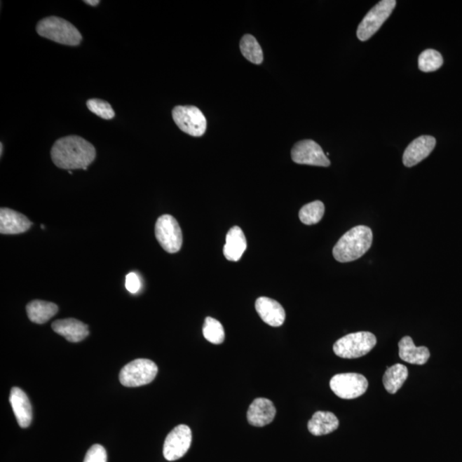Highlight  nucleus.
Masks as SVG:
<instances>
[{"instance_id":"obj_1","label":"nucleus","mask_w":462,"mask_h":462,"mask_svg":"<svg viewBox=\"0 0 462 462\" xmlns=\"http://www.w3.org/2000/svg\"><path fill=\"white\" fill-rule=\"evenodd\" d=\"M95 157V147L77 135L58 139L51 150L54 165L68 170H83L94 162Z\"/></svg>"},{"instance_id":"obj_2","label":"nucleus","mask_w":462,"mask_h":462,"mask_svg":"<svg viewBox=\"0 0 462 462\" xmlns=\"http://www.w3.org/2000/svg\"><path fill=\"white\" fill-rule=\"evenodd\" d=\"M372 231L365 225H358L345 233L333 248V256L337 261L347 263L358 259L370 250Z\"/></svg>"},{"instance_id":"obj_3","label":"nucleus","mask_w":462,"mask_h":462,"mask_svg":"<svg viewBox=\"0 0 462 462\" xmlns=\"http://www.w3.org/2000/svg\"><path fill=\"white\" fill-rule=\"evenodd\" d=\"M38 34L57 43L79 46L83 40L79 30L72 23L57 17H48L38 22Z\"/></svg>"},{"instance_id":"obj_4","label":"nucleus","mask_w":462,"mask_h":462,"mask_svg":"<svg viewBox=\"0 0 462 462\" xmlns=\"http://www.w3.org/2000/svg\"><path fill=\"white\" fill-rule=\"evenodd\" d=\"M376 339L374 334L360 332L348 334L334 344L336 355L344 359L360 358L368 354L376 346Z\"/></svg>"},{"instance_id":"obj_5","label":"nucleus","mask_w":462,"mask_h":462,"mask_svg":"<svg viewBox=\"0 0 462 462\" xmlns=\"http://www.w3.org/2000/svg\"><path fill=\"white\" fill-rule=\"evenodd\" d=\"M157 365L154 361L147 359H138L131 361L123 367L119 374L120 383L126 387H140L146 386L156 378Z\"/></svg>"},{"instance_id":"obj_6","label":"nucleus","mask_w":462,"mask_h":462,"mask_svg":"<svg viewBox=\"0 0 462 462\" xmlns=\"http://www.w3.org/2000/svg\"><path fill=\"white\" fill-rule=\"evenodd\" d=\"M397 6L395 0H382L372 8L360 23L357 29V37L361 41L369 40L378 31L384 22L390 18Z\"/></svg>"},{"instance_id":"obj_7","label":"nucleus","mask_w":462,"mask_h":462,"mask_svg":"<svg viewBox=\"0 0 462 462\" xmlns=\"http://www.w3.org/2000/svg\"><path fill=\"white\" fill-rule=\"evenodd\" d=\"M172 116L178 128L192 137H203L207 130V119L196 107L177 106L173 109Z\"/></svg>"},{"instance_id":"obj_8","label":"nucleus","mask_w":462,"mask_h":462,"mask_svg":"<svg viewBox=\"0 0 462 462\" xmlns=\"http://www.w3.org/2000/svg\"><path fill=\"white\" fill-rule=\"evenodd\" d=\"M155 236L161 246L169 254L177 253L182 246V232L179 224L170 215L159 217L155 224Z\"/></svg>"},{"instance_id":"obj_9","label":"nucleus","mask_w":462,"mask_h":462,"mask_svg":"<svg viewBox=\"0 0 462 462\" xmlns=\"http://www.w3.org/2000/svg\"><path fill=\"white\" fill-rule=\"evenodd\" d=\"M329 387L337 397L351 400L366 393L368 381L363 375L349 372L334 376L329 382Z\"/></svg>"},{"instance_id":"obj_10","label":"nucleus","mask_w":462,"mask_h":462,"mask_svg":"<svg viewBox=\"0 0 462 462\" xmlns=\"http://www.w3.org/2000/svg\"><path fill=\"white\" fill-rule=\"evenodd\" d=\"M192 433L188 426L179 425L166 437L163 454L167 461H174L184 457L191 446Z\"/></svg>"},{"instance_id":"obj_11","label":"nucleus","mask_w":462,"mask_h":462,"mask_svg":"<svg viewBox=\"0 0 462 462\" xmlns=\"http://www.w3.org/2000/svg\"><path fill=\"white\" fill-rule=\"evenodd\" d=\"M292 161L299 165L328 167L331 165L321 147L312 140H304L293 147L291 150Z\"/></svg>"},{"instance_id":"obj_12","label":"nucleus","mask_w":462,"mask_h":462,"mask_svg":"<svg viewBox=\"0 0 462 462\" xmlns=\"http://www.w3.org/2000/svg\"><path fill=\"white\" fill-rule=\"evenodd\" d=\"M436 146V139L430 135H422L412 142L403 154V165L413 167L429 156Z\"/></svg>"},{"instance_id":"obj_13","label":"nucleus","mask_w":462,"mask_h":462,"mask_svg":"<svg viewBox=\"0 0 462 462\" xmlns=\"http://www.w3.org/2000/svg\"><path fill=\"white\" fill-rule=\"evenodd\" d=\"M255 309L261 320L266 324L279 327L285 323L286 318L285 310L282 305L273 299L259 297L256 300Z\"/></svg>"},{"instance_id":"obj_14","label":"nucleus","mask_w":462,"mask_h":462,"mask_svg":"<svg viewBox=\"0 0 462 462\" xmlns=\"http://www.w3.org/2000/svg\"><path fill=\"white\" fill-rule=\"evenodd\" d=\"M32 223L25 215L10 208L0 210V233L3 235H17L29 231Z\"/></svg>"},{"instance_id":"obj_15","label":"nucleus","mask_w":462,"mask_h":462,"mask_svg":"<svg viewBox=\"0 0 462 462\" xmlns=\"http://www.w3.org/2000/svg\"><path fill=\"white\" fill-rule=\"evenodd\" d=\"M276 413L277 410L273 402L266 398H257L247 410V421L252 426L263 427L273 421Z\"/></svg>"},{"instance_id":"obj_16","label":"nucleus","mask_w":462,"mask_h":462,"mask_svg":"<svg viewBox=\"0 0 462 462\" xmlns=\"http://www.w3.org/2000/svg\"><path fill=\"white\" fill-rule=\"evenodd\" d=\"M10 402L19 426L22 428L29 427L32 422V406L25 392L20 388L13 387L11 391Z\"/></svg>"},{"instance_id":"obj_17","label":"nucleus","mask_w":462,"mask_h":462,"mask_svg":"<svg viewBox=\"0 0 462 462\" xmlns=\"http://www.w3.org/2000/svg\"><path fill=\"white\" fill-rule=\"evenodd\" d=\"M52 328L71 343H79L89 335L88 326L76 318L56 320L53 322Z\"/></svg>"},{"instance_id":"obj_18","label":"nucleus","mask_w":462,"mask_h":462,"mask_svg":"<svg viewBox=\"0 0 462 462\" xmlns=\"http://www.w3.org/2000/svg\"><path fill=\"white\" fill-rule=\"evenodd\" d=\"M247 250V240L242 229L234 226L227 233L224 255L230 261H238Z\"/></svg>"},{"instance_id":"obj_19","label":"nucleus","mask_w":462,"mask_h":462,"mask_svg":"<svg viewBox=\"0 0 462 462\" xmlns=\"http://www.w3.org/2000/svg\"><path fill=\"white\" fill-rule=\"evenodd\" d=\"M399 356L405 362L413 365H424L430 358V351L426 347H416L412 337H402L398 344Z\"/></svg>"},{"instance_id":"obj_20","label":"nucleus","mask_w":462,"mask_h":462,"mask_svg":"<svg viewBox=\"0 0 462 462\" xmlns=\"http://www.w3.org/2000/svg\"><path fill=\"white\" fill-rule=\"evenodd\" d=\"M339 426V419L332 412L318 411L313 415L308 428L313 436H324L334 432Z\"/></svg>"},{"instance_id":"obj_21","label":"nucleus","mask_w":462,"mask_h":462,"mask_svg":"<svg viewBox=\"0 0 462 462\" xmlns=\"http://www.w3.org/2000/svg\"><path fill=\"white\" fill-rule=\"evenodd\" d=\"M27 313L29 320L34 323L45 324L53 316H55L58 306L53 302L36 300L27 305Z\"/></svg>"},{"instance_id":"obj_22","label":"nucleus","mask_w":462,"mask_h":462,"mask_svg":"<svg viewBox=\"0 0 462 462\" xmlns=\"http://www.w3.org/2000/svg\"><path fill=\"white\" fill-rule=\"evenodd\" d=\"M409 370L405 365L395 364L394 366L387 367L383 376V383L386 390L390 394H395L405 384Z\"/></svg>"},{"instance_id":"obj_23","label":"nucleus","mask_w":462,"mask_h":462,"mask_svg":"<svg viewBox=\"0 0 462 462\" xmlns=\"http://www.w3.org/2000/svg\"><path fill=\"white\" fill-rule=\"evenodd\" d=\"M240 49L244 57L251 63L255 64H262L264 55L261 46L256 39L251 34H245L240 42Z\"/></svg>"},{"instance_id":"obj_24","label":"nucleus","mask_w":462,"mask_h":462,"mask_svg":"<svg viewBox=\"0 0 462 462\" xmlns=\"http://www.w3.org/2000/svg\"><path fill=\"white\" fill-rule=\"evenodd\" d=\"M325 215V205L320 201H313L302 207L299 212V217L306 225L316 224Z\"/></svg>"},{"instance_id":"obj_25","label":"nucleus","mask_w":462,"mask_h":462,"mask_svg":"<svg viewBox=\"0 0 462 462\" xmlns=\"http://www.w3.org/2000/svg\"><path fill=\"white\" fill-rule=\"evenodd\" d=\"M203 335L205 339L213 344H223L225 339L222 324L212 317H208L205 320Z\"/></svg>"},{"instance_id":"obj_26","label":"nucleus","mask_w":462,"mask_h":462,"mask_svg":"<svg viewBox=\"0 0 462 462\" xmlns=\"http://www.w3.org/2000/svg\"><path fill=\"white\" fill-rule=\"evenodd\" d=\"M444 64L441 53L433 49L426 50L419 57V69L423 72H433Z\"/></svg>"},{"instance_id":"obj_27","label":"nucleus","mask_w":462,"mask_h":462,"mask_svg":"<svg viewBox=\"0 0 462 462\" xmlns=\"http://www.w3.org/2000/svg\"><path fill=\"white\" fill-rule=\"evenodd\" d=\"M87 107L93 114L100 116L103 119L110 120L115 116V111L111 104L102 100H88Z\"/></svg>"},{"instance_id":"obj_28","label":"nucleus","mask_w":462,"mask_h":462,"mask_svg":"<svg viewBox=\"0 0 462 462\" xmlns=\"http://www.w3.org/2000/svg\"><path fill=\"white\" fill-rule=\"evenodd\" d=\"M83 462H107L106 449L100 444L93 445L88 449Z\"/></svg>"},{"instance_id":"obj_29","label":"nucleus","mask_w":462,"mask_h":462,"mask_svg":"<svg viewBox=\"0 0 462 462\" xmlns=\"http://www.w3.org/2000/svg\"><path fill=\"white\" fill-rule=\"evenodd\" d=\"M125 286L130 293L137 294L142 287V283L138 275L135 273L128 274L126 276Z\"/></svg>"},{"instance_id":"obj_30","label":"nucleus","mask_w":462,"mask_h":462,"mask_svg":"<svg viewBox=\"0 0 462 462\" xmlns=\"http://www.w3.org/2000/svg\"><path fill=\"white\" fill-rule=\"evenodd\" d=\"M85 3L88 4L89 6H96L99 5V0H95V1H90V0H87V1H85Z\"/></svg>"},{"instance_id":"obj_31","label":"nucleus","mask_w":462,"mask_h":462,"mask_svg":"<svg viewBox=\"0 0 462 462\" xmlns=\"http://www.w3.org/2000/svg\"><path fill=\"white\" fill-rule=\"evenodd\" d=\"M1 149V153H0V154H1V156H2V154H3V143H1V149Z\"/></svg>"}]
</instances>
